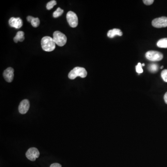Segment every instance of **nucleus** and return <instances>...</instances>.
<instances>
[{
  "mask_svg": "<svg viewBox=\"0 0 167 167\" xmlns=\"http://www.w3.org/2000/svg\"><path fill=\"white\" fill-rule=\"evenodd\" d=\"M26 156L30 161H34L40 156V152L37 148H31L26 152Z\"/></svg>",
  "mask_w": 167,
  "mask_h": 167,
  "instance_id": "nucleus-7",
  "label": "nucleus"
},
{
  "mask_svg": "<svg viewBox=\"0 0 167 167\" xmlns=\"http://www.w3.org/2000/svg\"><path fill=\"white\" fill-rule=\"evenodd\" d=\"M14 70L12 67H8L3 72L4 78L7 82H11L13 81L14 76Z\"/></svg>",
  "mask_w": 167,
  "mask_h": 167,
  "instance_id": "nucleus-10",
  "label": "nucleus"
},
{
  "mask_svg": "<svg viewBox=\"0 0 167 167\" xmlns=\"http://www.w3.org/2000/svg\"><path fill=\"white\" fill-rule=\"evenodd\" d=\"M64 10L63 9H61L60 7H58L57 10L53 12V16L54 18H58L61 16L63 13Z\"/></svg>",
  "mask_w": 167,
  "mask_h": 167,
  "instance_id": "nucleus-16",
  "label": "nucleus"
},
{
  "mask_svg": "<svg viewBox=\"0 0 167 167\" xmlns=\"http://www.w3.org/2000/svg\"><path fill=\"white\" fill-rule=\"evenodd\" d=\"M87 75V72L85 68L81 67H76L69 73L68 78L71 79H74L77 77L84 78L86 77Z\"/></svg>",
  "mask_w": 167,
  "mask_h": 167,
  "instance_id": "nucleus-2",
  "label": "nucleus"
},
{
  "mask_svg": "<svg viewBox=\"0 0 167 167\" xmlns=\"http://www.w3.org/2000/svg\"><path fill=\"white\" fill-rule=\"evenodd\" d=\"M122 35V32L120 29H114L110 30L107 33L108 37L110 38H114L116 36H121Z\"/></svg>",
  "mask_w": 167,
  "mask_h": 167,
  "instance_id": "nucleus-11",
  "label": "nucleus"
},
{
  "mask_svg": "<svg viewBox=\"0 0 167 167\" xmlns=\"http://www.w3.org/2000/svg\"><path fill=\"white\" fill-rule=\"evenodd\" d=\"M152 25L155 28H162L167 27V17H161L155 19L152 21Z\"/></svg>",
  "mask_w": 167,
  "mask_h": 167,
  "instance_id": "nucleus-6",
  "label": "nucleus"
},
{
  "mask_svg": "<svg viewBox=\"0 0 167 167\" xmlns=\"http://www.w3.org/2000/svg\"><path fill=\"white\" fill-rule=\"evenodd\" d=\"M146 58L151 61H159L163 60V54L156 51H149L145 54Z\"/></svg>",
  "mask_w": 167,
  "mask_h": 167,
  "instance_id": "nucleus-4",
  "label": "nucleus"
},
{
  "mask_svg": "<svg viewBox=\"0 0 167 167\" xmlns=\"http://www.w3.org/2000/svg\"><path fill=\"white\" fill-rule=\"evenodd\" d=\"M164 100H165L166 104H167V92L164 96Z\"/></svg>",
  "mask_w": 167,
  "mask_h": 167,
  "instance_id": "nucleus-22",
  "label": "nucleus"
},
{
  "mask_svg": "<svg viewBox=\"0 0 167 167\" xmlns=\"http://www.w3.org/2000/svg\"><path fill=\"white\" fill-rule=\"evenodd\" d=\"M56 4H57L56 1H55V0H52V1H50V2H48L47 3L46 7H47V8L48 10H50L52 8H53L54 6L56 5Z\"/></svg>",
  "mask_w": 167,
  "mask_h": 167,
  "instance_id": "nucleus-17",
  "label": "nucleus"
},
{
  "mask_svg": "<svg viewBox=\"0 0 167 167\" xmlns=\"http://www.w3.org/2000/svg\"><path fill=\"white\" fill-rule=\"evenodd\" d=\"M9 25L11 27L16 28V29H19L21 28L23 25V21L20 18L11 17L9 19Z\"/></svg>",
  "mask_w": 167,
  "mask_h": 167,
  "instance_id": "nucleus-8",
  "label": "nucleus"
},
{
  "mask_svg": "<svg viewBox=\"0 0 167 167\" xmlns=\"http://www.w3.org/2000/svg\"><path fill=\"white\" fill-rule=\"evenodd\" d=\"M161 77L165 82H167V69H165L162 71Z\"/></svg>",
  "mask_w": 167,
  "mask_h": 167,
  "instance_id": "nucleus-19",
  "label": "nucleus"
},
{
  "mask_svg": "<svg viewBox=\"0 0 167 167\" xmlns=\"http://www.w3.org/2000/svg\"><path fill=\"white\" fill-rule=\"evenodd\" d=\"M27 19L28 21L31 22L33 27L34 28H37L40 25V20L38 18H34L31 16H29L27 17Z\"/></svg>",
  "mask_w": 167,
  "mask_h": 167,
  "instance_id": "nucleus-12",
  "label": "nucleus"
},
{
  "mask_svg": "<svg viewBox=\"0 0 167 167\" xmlns=\"http://www.w3.org/2000/svg\"><path fill=\"white\" fill-rule=\"evenodd\" d=\"M142 66H145V64H144V63L142 64Z\"/></svg>",
  "mask_w": 167,
  "mask_h": 167,
  "instance_id": "nucleus-23",
  "label": "nucleus"
},
{
  "mask_svg": "<svg viewBox=\"0 0 167 167\" xmlns=\"http://www.w3.org/2000/svg\"><path fill=\"white\" fill-rule=\"evenodd\" d=\"M24 39V33L23 31H19L17 33L16 35L14 37V41L16 43H17L18 42H23Z\"/></svg>",
  "mask_w": 167,
  "mask_h": 167,
  "instance_id": "nucleus-13",
  "label": "nucleus"
},
{
  "mask_svg": "<svg viewBox=\"0 0 167 167\" xmlns=\"http://www.w3.org/2000/svg\"><path fill=\"white\" fill-rule=\"evenodd\" d=\"M157 46L160 48H167V38L160 39L157 42Z\"/></svg>",
  "mask_w": 167,
  "mask_h": 167,
  "instance_id": "nucleus-14",
  "label": "nucleus"
},
{
  "mask_svg": "<svg viewBox=\"0 0 167 167\" xmlns=\"http://www.w3.org/2000/svg\"><path fill=\"white\" fill-rule=\"evenodd\" d=\"M154 0H144L143 1V3L146 5H151L154 2Z\"/></svg>",
  "mask_w": 167,
  "mask_h": 167,
  "instance_id": "nucleus-20",
  "label": "nucleus"
},
{
  "mask_svg": "<svg viewBox=\"0 0 167 167\" xmlns=\"http://www.w3.org/2000/svg\"><path fill=\"white\" fill-rule=\"evenodd\" d=\"M41 44L43 50L47 52H51L55 48V43L53 38L49 36H45L42 38Z\"/></svg>",
  "mask_w": 167,
  "mask_h": 167,
  "instance_id": "nucleus-1",
  "label": "nucleus"
},
{
  "mask_svg": "<svg viewBox=\"0 0 167 167\" xmlns=\"http://www.w3.org/2000/svg\"><path fill=\"white\" fill-rule=\"evenodd\" d=\"M136 71L138 74H142L143 73V69L142 68V65L141 63H138V65L136 66Z\"/></svg>",
  "mask_w": 167,
  "mask_h": 167,
  "instance_id": "nucleus-18",
  "label": "nucleus"
},
{
  "mask_svg": "<svg viewBox=\"0 0 167 167\" xmlns=\"http://www.w3.org/2000/svg\"><path fill=\"white\" fill-rule=\"evenodd\" d=\"M164 68V66H162L161 67V69H163V68Z\"/></svg>",
  "mask_w": 167,
  "mask_h": 167,
  "instance_id": "nucleus-24",
  "label": "nucleus"
},
{
  "mask_svg": "<svg viewBox=\"0 0 167 167\" xmlns=\"http://www.w3.org/2000/svg\"><path fill=\"white\" fill-rule=\"evenodd\" d=\"M50 167H62L60 164H58V163H54V164H52Z\"/></svg>",
  "mask_w": 167,
  "mask_h": 167,
  "instance_id": "nucleus-21",
  "label": "nucleus"
},
{
  "mask_svg": "<svg viewBox=\"0 0 167 167\" xmlns=\"http://www.w3.org/2000/svg\"><path fill=\"white\" fill-rule=\"evenodd\" d=\"M148 69L151 73H156L158 70V65L156 64H151L149 65Z\"/></svg>",
  "mask_w": 167,
  "mask_h": 167,
  "instance_id": "nucleus-15",
  "label": "nucleus"
},
{
  "mask_svg": "<svg viewBox=\"0 0 167 167\" xmlns=\"http://www.w3.org/2000/svg\"><path fill=\"white\" fill-rule=\"evenodd\" d=\"M53 39L55 44L60 47H63L66 44L67 38L64 34L59 31L54 32L53 34Z\"/></svg>",
  "mask_w": 167,
  "mask_h": 167,
  "instance_id": "nucleus-3",
  "label": "nucleus"
},
{
  "mask_svg": "<svg viewBox=\"0 0 167 167\" xmlns=\"http://www.w3.org/2000/svg\"><path fill=\"white\" fill-rule=\"evenodd\" d=\"M67 22L72 28H74L78 25V18L74 12L69 11L66 15Z\"/></svg>",
  "mask_w": 167,
  "mask_h": 167,
  "instance_id": "nucleus-5",
  "label": "nucleus"
},
{
  "mask_svg": "<svg viewBox=\"0 0 167 167\" xmlns=\"http://www.w3.org/2000/svg\"><path fill=\"white\" fill-rule=\"evenodd\" d=\"M29 102L28 99L22 100L19 106V111L21 114H26L29 109Z\"/></svg>",
  "mask_w": 167,
  "mask_h": 167,
  "instance_id": "nucleus-9",
  "label": "nucleus"
}]
</instances>
